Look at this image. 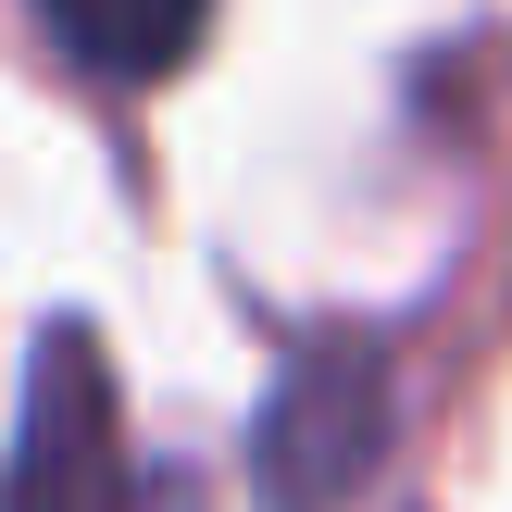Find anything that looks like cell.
Segmentation results:
<instances>
[{
  "label": "cell",
  "instance_id": "1",
  "mask_svg": "<svg viewBox=\"0 0 512 512\" xmlns=\"http://www.w3.org/2000/svg\"><path fill=\"white\" fill-rule=\"evenodd\" d=\"M13 512H125V413L113 363L88 325H50L25 375V438H13Z\"/></svg>",
  "mask_w": 512,
  "mask_h": 512
},
{
  "label": "cell",
  "instance_id": "2",
  "mask_svg": "<svg viewBox=\"0 0 512 512\" xmlns=\"http://www.w3.org/2000/svg\"><path fill=\"white\" fill-rule=\"evenodd\" d=\"M363 463H375V363L363 350H313V363L275 388V413H263L275 512H338Z\"/></svg>",
  "mask_w": 512,
  "mask_h": 512
},
{
  "label": "cell",
  "instance_id": "3",
  "mask_svg": "<svg viewBox=\"0 0 512 512\" xmlns=\"http://www.w3.org/2000/svg\"><path fill=\"white\" fill-rule=\"evenodd\" d=\"M38 13L100 75H175L200 50V25H213V0H38Z\"/></svg>",
  "mask_w": 512,
  "mask_h": 512
}]
</instances>
